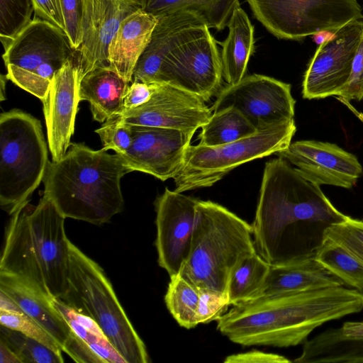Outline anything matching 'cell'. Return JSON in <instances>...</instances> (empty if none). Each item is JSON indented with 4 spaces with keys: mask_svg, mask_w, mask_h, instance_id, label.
<instances>
[{
    "mask_svg": "<svg viewBox=\"0 0 363 363\" xmlns=\"http://www.w3.org/2000/svg\"><path fill=\"white\" fill-rule=\"evenodd\" d=\"M199 299L196 314L197 324L209 323L218 320L230 306L228 293L212 290H199Z\"/></svg>",
    "mask_w": 363,
    "mask_h": 363,
    "instance_id": "37",
    "label": "cell"
},
{
    "mask_svg": "<svg viewBox=\"0 0 363 363\" xmlns=\"http://www.w3.org/2000/svg\"><path fill=\"white\" fill-rule=\"evenodd\" d=\"M315 259L347 285L363 295V264L342 247L323 239Z\"/></svg>",
    "mask_w": 363,
    "mask_h": 363,
    "instance_id": "30",
    "label": "cell"
},
{
    "mask_svg": "<svg viewBox=\"0 0 363 363\" xmlns=\"http://www.w3.org/2000/svg\"><path fill=\"white\" fill-rule=\"evenodd\" d=\"M49 163L40 121L12 109L0 115V204L10 214L28 201Z\"/></svg>",
    "mask_w": 363,
    "mask_h": 363,
    "instance_id": "8",
    "label": "cell"
},
{
    "mask_svg": "<svg viewBox=\"0 0 363 363\" xmlns=\"http://www.w3.org/2000/svg\"><path fill=\"white\" fill-rule=\"evenodd\" d=\"M225 363H289L286 357L252 350L246 352L230 354L223 361Z\"/></svg>",
    "mask_w": 363,
    "mask_h": 363,
    "instance_id": "41",
    "label": "cell"
},
{
    "mask_svg": "<svg viewBox=\"0 0 363 363\" xmlns=\"http://www.w3.org/2000/svg\"><path fill=\"white\" fill-rule=\"evenodd\" d=\"M52 302L72 330L101 357L105 363H126L94 320L79 313L59 298H52Z\"/></svg>",
    "mask_w": 363,
    "mask_h": 363,
    "instance_id": "29",
    "label": "cell"
},
{
    "mask_svg": "<svg viewBox=\"0 0 363 363\" xmlns=\"http://www.w3.org/2000/svg\"><path fill=\"white\" fill-rule=\"evenodd\" d=\"M199 299V290L179 274L170 278L164 301L171 315L182 328L198 325L196 314Z\"/></svg>",
    "mask_w": 363,
    "mask_h": 363,
    "instance_id": "31",
    "label": "cell"
},
{
    "mask_svg": "<svg viewBox=\"0 0 363 363\" xmlns=\"http://www.w3.org/2000/svg\"><path fill=\"white\" fill-rule=\"evenodd\" d=\"M33 0H0V39L6 49L31 21Z\"/></svg>",
    "mask_w": 363,
    "mask_h": 363,
    "instance_id": "33",
    "label": "cell"
},
{
    "mask_svg": "<svg viewBox=\"0 0 363 363\" xmlns=\"http://www.w3.org/2000/svg\"><path fill=\"white\" fill-rule=\"evenodd\" d=\"M220 53L205 22L180 11L157 18L133 81L169 84L208 101L220 89Z\"/></svg>",
    "mask_w": 363,
    "mask_h": 363,
    "instance_id": "3",
    "label": "cell"
},
{
    "mask_svg": "<svg viewBox=\"0 0 363 363\" xmlns=\"http://www.w3.org/2000/svg\"><path fill=\"white\" fill-rule=\"evenodd\" d=\"M340 96L350 101L363 99V30L354 57L348 81Z\"/></svg>",
    "mask_w": 363,
    "mask_h": 363,
    "instance_id": "39",
    "label": "cell"
},
{
    "mask_svg": "<svg viewBox=\"0 0 363 363\" xmlns=\"http://www.w3.org/2000/svg\"><path fill=\"white\" fill-rule=\"evenodd\" d=\"M363 309V295L345 286L264 295L233 306L217 330L243 346L289 347L303 344L327 322Z\"/></svg>",
    "mask_w": 363,
    "mask_h": 363,
    "instance_id": "2",
    "label": "cell"
},
{
    "mask_svg": "<svg viewBox=\"0 0 363 363\" xmlns=\"http://www.w3.org/2000/svg\"><path fill=\"white\" fill-rule=\"evenodd\" d=\"M198 201L168 188L155 200L157 262L170 278L179 274L189 255Z\"/></svg>",
    "mask_w": 363,
    "mask_h": 363,
    "instance_id": "15",
    "label": "cell"
},
{
    "mask_svg": "<svg viewBox=\"0 0 363 363\" xmlns=\"http://www.w3.org/2000/svg\"><path fill=\"white\" fill-rule=\"evenodd\" d=\"M8 79L6 75H3L1 74V100L3 101L4 100L5 97L4 96V86L6 84V80Z\"/></svg>",
    "mask_w": 363,
    "mask_h": 363,
    "instance_id": "45",
    "label": "cell"
},
{
    "mask_svg": "<svg viewBox=\"0 0 363 363\" xmlns=\"http://www.w3.org/2000/svg\"><path fill=\"white\" fill-rule=\"evenodd\" d=\"M336 99L345 104L363 123V113L358 111L352 105H351L350 101H347L340 96H336Z\"/></svg>",
    "mask_w": 363,
    "mask_h": 363,
    "instance_id": "44",
    "label": "cell"
},
{
    "mask_svg": "<svg viewBox=\"0 0 363 363\" xmlns=\"http://www.w3.org/2000/svg\"><path fill=\"white\" fill-rule=\"evenodd\" d=\"M363 30V19L335 30L317 48L305 72L302 95L306 99L340 96L352 69Z\"/></svg>",
    "mask_w": 363,
    "mask_h": 363,
    "instance_id": "13",
    "label": "cell"
},
{
    "mask_svg": "<svg viewBox=\"0 0 363 363\" xmlns=\"http://www.w3.org/2000/svg\"><path fill=\"white\" fill-rule=\"evenodd\" d=\"M296 363H363V335L348 337L339 328L328 329L303 343Z\"/></svg>",
    "mask_w": 363,
    "mask_h": 363,
    "instance_id": "25",
    "label": "cell"
},
{
    "mask_svg": "<svg viewBox=\"0 0 363 363\" xmlns=\"http://www.w3.org/2000/svg\"><path fill=\"white\" fill-rule=\"evenodd\" d=\"M151 84L147 102L118 114L125 123L196 132L208 121L212 110L199 96L169 84Z\"/></svg>",
    "mask_w": 363,
    "mask_h": 363,
    "instance_id": "14",
    "label": "cell"
},
{
    "mask_svg": "<svg viewBox=\"0 0 363 363\" xmlns=\"http://www.w3.org/2000/svg\"><path fill=\"white\" fill-rule=\"evenodd\" d=\"M296 131L294 119L221 145L190 144L174 178L175 190L182 193L211 186L238 166L286 149Z\"/></svg>",
    "mask_w": 363,
    "mask_h": 363,
    "instance_id": "9",
    "label": "cell"
},
{
    "mask_svg": "<svg viewBox=\"0 0 363 363\" xmlns=\"http://www.w3.org/2000/svg\"><path fill=\"white\" fill-rule=\"evenodd\" d=\"M349 216L286 159L265 163L252 224L256 252L270 266L315 254L327 228Z\"/></svg>",
    "mask_w": 363,
    "mask_h": 363,
    "instance_id": "1",
    "label": "cell"
},
{
    "mask_svg": "<svg viewBox=\"0 0 363 363\" xmlns=\"http://www.w3.org/2000/svg\"><path fill=\"white\" fill-rule=\"evenodd\" d=\"M255 18L279 39L301 40L363 19L357 0H247Z\"/></svg>",
    "mask_w": 363,
    "mask_h": 363,
    "instance_id": "11",
    "label": "cell"
},
{
    "mask_svg": "<svg viewBox=\"0 0 363 363\" xmlns=\"http://www.w3.org/2000/svg\"><path fill=\"white\" fill-rule=\"evenodd\" d=\"M152 94L151 84L132 81L123 96V109L137 108L145 104L150 99Z\"/></svg>",
    "mask_w": 363,
    "mask_h": 363,
    "instance_id": "42",
    "label": "cell"
},
{
    "mask_svg": "<svg viewBox=\"0 0 363 363\" xmlns=\"http://www.w3.org/2000/svg\"><path fill=\"white\" fill-rule=\"evenodd\" d=\"M65 33L77 50L82 41V21L86 0H60Z\"/></svg>",
    "mask_w": 363,
    "mask_h": 363,
    "instance_id": "38",
    "label": "cell"
},
{
    "mask_svg": "<svg viewBox=\"0 0 363 363\" xmlns=\"http://www.w3.org/2000/svg\"><path fill=\"white\" fill-rule=\"evenodd\" d=\"M128 84L110 67H97L81 79L79 99L89 103L94 120L104 123L123 109Z\"/></svg>",
    "mask_w": 363,
    "mask_h": 363,
    "instance_id": "23",
    "label": "cell"
},
{
    "mask_svg": "<svg viewBox=\"0 0 363 363\" xmlns=\"http://www.w3.org/2000/svg\"><path fill=\"white\" fill-rule=\"evenodd\" d=\"M141 9L140 0H86L82 41L73 61L81 79L97 67H110L108 47L121 23Z\"/></svg>",
    "mask_w": 363,
    "mask_h": 363,
    "instance_id": "18",
    "label": "cell"
},
{
    "mask_svg": "<svg viewBox=\"0 0 363 363\" xmlns=\"http://www.w3.org/2000/svg\"><path fill=\"white\" fill-rule=\"evenodd\" d=\"M68 286L60 298L101 328L126 363H148L145 343L123 308L100 265L71 241Z\"/></svg>",
    "mask_w": 363,
    "mask_h": 363,
    "instance_id": "7",
    "label": "cell"
},
{
    "mask_svg": "<svg viewBox=\"0 0 363 363\" xmlns=\"http://www.w3.org/2000/svg\"><path fill=\"white\" fill-rule=\"evenodd\" d=\"M198 135L201 145L213 147L230 143L258 130L236 108L228 107L213 112Z\"/></svg>",
    "mask_w": 363,
    "mask_h": 363,
    "instance_id": "27",
    "label": "cell"
},
{
    "mask_svg": "<svg viewBox=\"0 0 363 363\" xmlns=\"http://www.w3.org/2000/svg\"><path fill=\"white\" fill-rule=\"evenodd\" d=\"M227 27L228 34L220 52L223 77L228 85H234L245 76L255 42L254 27L239 1L235 3Z\"/></svg>",
    "mask_w": 363,
    "mask_h": 363,
    "instance_id": "24",
    "label": "cell"
},
{
    "mask_svg": "<svg viewBox=\"0 0 363 363\" xmlns=\"http://www.w3.org/2000/svg\"><path fill=\"white\" fill-rule=\"evenodd\" d=\"M255 252L252 225L217 203L199 200L190 253L179 274L198 290L227 293L234 271Z\"/></svg>",
    "mask_w": 363,
    "mask_h": 363,
    "instance_id": "6",
    "label": "cell"
},
{
    "mask_svg": "<svg viewBox=\"0 0 363 363\" xmlns=\"http://www.w3.org/2000/svg\"><path fill=\"white\" fill-rule=\"evenodd\" d=\"M36 18L45 20L65 32L60 0H33Z\"/></svg>",
    "mask_w": 363,
    "mask_h": 363,
    "instance_id": "40",
    "label": "cell"
},
{
    "mask_svg": "<svg viewBox=\"0 0 363 363\" xmlns=\"http://www.w3.org/2000/svg\"><path fill=\"white\" fill-rule=\"evenodd\" d=\"M131 170L119 155L72 143L64 157L49 162L44 195L65 218L101 225L121 213V179Z\"/></svg>",
    "mask_w": 363,
    "mask_h": 363,
    "instance_id": "4",
    "label": "cell"
},
{
    "mask_svg": "<svg viewBox=\"0 0 363 363\" xmlns=\"http://www.w3.org/2000/svg\"><path fill=\"white\" fill-rule=\"evenodd\" d=\"M131 127V145L124 154H118L124 164L131 172H142L162 181L174 179L196 132L144 125Z\"/></svg>",
    "mask_w": 363,
    "mask_h": 363,
    "instance_id": "16",
    "label": "cell"
},
{
    "mask_svg": "<svg viewBox=\"0 0 363 363\" xmlns=\"http://www.w3.org/2000/svg\"><path fill=\"white\" fill-rule=\"evenodd\" d=\"M339 286L345 285L340 279L325 268L313 255L286 264L270 266L261 296L296 293Z\"/></svg>",
    "mask_w": 363,
    "mask_h": 363,
    "instance_id": "22",
    "label": "cell"
},
{
    "mask_svg": "<svg viewBox=\"0 0 363 363\" xmlns=\"http://www.w3.org/2000/svg\"><path fill=\"white\" fill-rule=\"evenodd\" d=\"M11 215L0 271L20 275L52 298H60L69 277L65 218L45 195L37 206L28 201Z\"/></svg>",
    "mask_w": 363,
    "mask_h": 363,
    "instance_id": "5",
    "label": "cell"
},
{
    "mask_svg": "<svg viewBox=\"0 0 363 363\" xmlns=\"http://www.w3.org/2000/svg\"><path fill=\"white\" fill-rule=\"evenodd\" d=\"M269 269L270 265L257 252L244 259L229 281L227 293L230 306L259 297Z\"/></svg>",
    "mask_w": 363,
    "mask_h": 363,
    "instance_id": "28",
    "label": "cell"
},
{
    "mask_svg": "<svg viewBox=\"0 0 363 363\" xmlns=\"http://www.w3.org/2000/svg\"><path fill=\"white\" fill-rule=\"evenodd\" d=\"M0 291L46 330L59 343L63 352L72 330L54 306L51 297L26 278L4 271H0Z\"/></svg>",
    "mask_w": 363,
    "mask_h": 363,
    "instance_id": "20",
    "label": "cell"
},
{
    "mask_svg": "<svg viewBox=\"0 0 363 363\" xmlns=\"http://www.w3.org/2000/svg\"><path fill=\"white\" fill-rule=\"evenodd\" d=\"M0 339L19 357L22 363H62V354L41 342L5 326L0 327Z\"/></svg>",
    "mask_w": 363,
    "mask_h": 363,
    "instance_id": "32",
    "label": "cell"
},
{
    "mask_svg": "<svg viewBox=\"0 0 363 363\" xmlns=\"http://www.w3.org/2000/svg\"><path fill=\"white\" fill-rule=\"evenodd\" d=\"M79 71L72 60L54 76L43 104L49 150L53 162L60 160L71 144L79 99Z\"/></svg>",
    "mask_w": 363,
    "mask_h": 363,
    "instance_id": "19",
    "label": "cell"
},
{
    "mask_svg": "<svg viewBox=\"0 0 363 363\" xmlns=\"http://www.w3.org/2000/svg\"><path fill=\"white\" fill-rule=\"evenodd\" d=\"M323 239L335 243L363 264V220L348 216L331 225L324 232Z\"/></svg>",
    "mask_w": 363,
    "mask_h": 363,
    "instance_id": "35",
    "label": "cell"
},
{
    "mask_svg": "<svg viewBox=\"0 0 363 363\" xmlns=\"http://www.w3.org/2000/svg\"><path fill=\"white\" fill-rule=\"evenodd\" d=\"M357 327L359 330L363 333V320L361 322H358Z\"/></svg>",
    "mask_w": 363,
    "mask_h": 363,
    "instance_id": "46",
    "label": "cell"
},
{
    "mask_svg": "<svg viewBox=\"0 0 363 363\" xmlns=\"http://www.w3.org/2000/svg\"><path fill=\"white\" fill-rule=\"evenodd\" d=\"M238 0H140L141 9L159 18L180 11L199 16L209 28H225Z\"/></svg>",
    "mask_w": 363,
    "mask_h": 363,
    "instance_id": "26",
    "label": "cell"
},
{
    "mask_svg": "<svg viewBox=\"0 0 363 363\" xmlns=\"http://www.w3.org/2000/svg\"><path fill=\"white\" fill-rule=\"evenodd\" d=\"M291 84L254 74L220 89L212 112L233 107L257 129L264 130L294 120L296 101Z\"/></svg>",
    "mask_w": 363,
    "mask_h": 363,
    "instance_id": "12",
    "label": "cell"
},
{
    "mask_svg": "<svg viewBox=\"0 0 363 363\" xmlns=\"http://www.w3.org/2000/svg\"><path fill=\"white\" fill-rule=\"evenodd\" d=\"M277 154L306 179L319 186L350 189L363 173L357 157L334 143L299 140Z\"/></svg>",
    "mask_w": 363,
    "mask_h": 363,
    "instance_id": "17",
    "label": "cell"
},
{
    "mask_svg": "<svg viewBox=\"0 0 363 363\" xmlns=\"http://www.w3.org/2000/svg\"><path fill=\"white\" fill-rule=\"evenodd\" d=\"M74 52L63 30L34 17L4 49L6 77L43 101L55 74Z\"/></svg>",
    "mask_w": 363,
    "mask_h": 363,
    "instance_id": "10",
    "label": "cell"
},
{
    "mask_svg": "<svg viewBox=\"0 0 363 363\" xmlns=\"http://www.w3.org/2000/svg\"><path fill=\"white\" fill-rule=\"evenodd\" d=\"M0 363H22L19 357L1 339Z\"/></svg>",
    "mask_w": 363,
    "mask_h": 363,
    "instance_id": "43",
    "label": "cell"
},
{
    "mask_svg": "<svg viewBox=\"0 0 363 363\" xmlns=\"http://www.w3.org/2000/svg\"><path fill=\"white\" fill-rule=\"evenodd\" d=\"M95 132L99 135L104 147L113 150L116 154H124L133 140L131 125L125 123L116 115L103 123Z\"/></svg>",
    "mask_w": 363,
    "mask_h": 363,
    "instance_id": "36",
    "label": "cell"
},
{
    "mask_svg": "<svg viewBox=\"0 0 363 363\" xmlns=\"http://www.w3.org/2000/svg\"><path fill=\"white\" fill-rule=\"evenodd\" d=\"M0 325L18 331L57 353L63 352L56 340L40 325L23 312L17 305L10 309L0 308Z\"/></svg>",
    "mask_w": 363,
    "mask_h": 363,
    "instance_id": "34",
    "label": "cell"
},
{
    "mask_svg": "<svg viewBox=\"0 0 363 363\" xmlns=\"http://www.w3.org/2000/svg\"><path fill=\"white\" fill-rule=\"evenodd\" d=\"M157 23V18L140 9L121 23L110 43L109 66L128 83Z\"/></svg>",
    "mask_w": 363,
    "mask_h": 363,
    "instance_id": "21",
    "label": "cell"
}]
</instances>
